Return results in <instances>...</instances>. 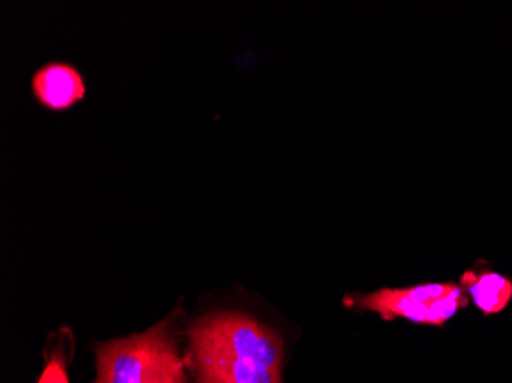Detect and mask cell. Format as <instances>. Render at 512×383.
I'll use <instances>...</instances> for the list:
<instances>
[{
  "instance_id": "obj_3",
  "label": "cell",
  "mask_w": 512,
  "mask_h": 383,
  "mask_svg": "<svg viewBox=\"0 0 512 383\" xmlns=\"http://www.w3.org/2000/svg\"><path fill=\"white\" fill-rule=\"evenodd\" d=\"M362 310L375 311L387 321L408 319L416 324L442 327L468 307L467 293L453 282H431L408 289H381L370 295L348 298ZM347 301V302H348Z\"/></svg>"
},
{
  "instance_id": "obj_1",
  "label": "cell",
  "mask_w": 512,
  "mask_h": 383,
  "mask_svg": "<svg viewBox=\"0 0 512 383\" xmlns=\"http://www.w3.org/2000/svg\"><path fill=\"white\" fill-rule=\"evenodd\" d=\"M191 342L200 383H281L283 342L252 316H203L192 325Z\"/></svg>"
},
{
  "instance_id": "obj_5",
  "label": "cell",
  "mask_w": 512,
  "mask_h": 383,
  "mask_svg": "<svg viewBox=\"0 0 512 383\" xmlns=\"http://www.w3.org/2000/svg\"><path fill=\"white\" fill-rule=\"evenodd\" d=\"M460 287L485 316L499 315L512 301L511 279L490 270H467L460 276Z\"/></svg>"
},
{
  "instance_id": "obj_2",
  "label": "cell",
  "mask_w": 512,
  "mask_h": 383,
  "mask_svg": "<svg viewBox=\"0 0 512 383\" xmlns=\"http://www.w3.org/2000/svg\"><path fill=\"white\" fill-rule=\"evenodd\" d=\"M96 383H186L171 319L142 334L99 344Z\"/></svg>"
},
{
  "instance_id": "obj_6",
  "label": "cell",
  "mask_w": 512,
  "mask_h": 383,
  "mask_svg": "<svg viewBox=\"0 0 512 383\" xmlns=\"http://www.w3.org/2000/svg\"><path fill=\"white\" fill-rule=\"evenodd\" d=\"M66 364H68V356H66L65 347L59 344L56 350L48 354V361L37 383H69Z\"/></svg>"
},
{
  "instance_id": "obj_4",
  "label": "cell",
  "mask_w": 512,
  "mask_h": 383,
  "mask_svg": "<svg viewBox=\"0 0 512 383\" xmlns=\"http://www.w3.org/2000/svg\"><path fill=\"white\" fill-rule=\"evenodd\" d=\"M34 97L51 111H66L85 99L86 85L82 74L68 63H48L37 69L31 80Z\"/></svg>"
}]
</instances>
